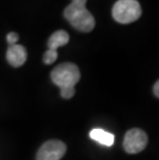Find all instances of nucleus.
I'll list each match as a JSON object with an SVG mask.
<instances>
[{
	"label": "nucleus",
	"mask_w": 159,
	"mask_h": 160,
	"mask_svg": "<svg viewBox=\"0 0 159 160\" xmlns=\"http://www.w3.org/2000/svg\"><path fill=\"white\" fill-rule=\"evenodd\" d=\"M115 21L121 24H130L140 19L142 8L137 0H118L112 9Z\"/></svg>",
	"instance_id": "obj_3"
},
{
	"label": "nucleus",
	"mask_w": 159,
	"mask_h": 160,
	"mask_svg": "<svg viewBox=\"0 0 159 160\" xmlns=\"http://www.w3.org/2000/svg\"><path fill=\"white\" fill-rule=\"evenodd\" d=\"M6 60L13 67H20L24 65L27 60V51L21 45L9 46L6 52Z\"/></svg>",
	"instance_id": "obj_6"
},
{
	"label": "nucleus",
	"mask_w": 159,
	"mask_h": 160,
	"mask_svg": "<svg viewBox=\"0 0 159 160\" xmlns=\"http://www.w3.org/2000/svg\"><path fill=\"white\" fill-rule=\"evenodd\" d=\"M87 0H72L64 9V17L73 28L82 32H90L95 27V19L86 8Z\"/></svg>",
	"instance_id": "obj_2"
},
{
	"label": "nucleus",
	"mask_w": 159,
	"mask_h": 160,
	"mask_svg": "<svg viewBox=\"0 0 159 160\" xmlns=\"http://www.w3.org/2000/svg\"><path fill=\"white\" fill-rule=\"evenodd\" d=\"M58 58V52L57 51H52V50H48L43 55V62L46 64H53Z\"/></svg>",
	"instance_id": "obj_9"
},
{
	"label": "nucleus",
	"mask_w": 159,
	"mask_h": 160,
	"mask_svg": "<svg viewBox=\"0 0 159 160\" xmlns=\"http://www.w3.org/2000/svg\"><path fill=\"white\" fill-rule=\"evenodd\" d=\"M158 89H159V82L157 81L156 83H155V85H154V88H153L154 94H155V96H156L157 98L159 97V91H158Z\"/></svg>",
	"instance_id": "obj_11"
},
{
	"label": "nucleus",
	"mask_w": 159,
	"mask_h": 160,
	"mask_svg": "<svg viewBox=\"0 0 159 160\" xmlns=\"http://www.w3.org/2000/svg\"><path fill=\"white\" fill-rule=\"evenodd\" d=\"M66 153V145L61 141H48L39 148L36 160H61Z\"/></svg>",
	"instance_id": "obj_5"
},
{
	"label": "nucleus",
	"mask_w": 159,
	"mask_h": 160,
	"mask_svg": "<svg viewBox=\"0 0 159 160\" xmlns=\"http://www.w3.org/2000/svg\"><path fill=\"white\" fill-rule=\"evenodd\" d=\"M6 40H7V42L9 43V46L16 45L19 40V35L17 34L16 32H9L7 36H6Z\"/></svg>",
	"instance_id": "obj_10"
},
{
	"label": "nucleus",
	"mask_w": 159,
	"mask_h": 160,
	"mask_svg": "<svg viewBox=\"0 0 159 160\" xmlns=\"http://www.w3.org/2000/svg\"><path fill=\"white\" fill-rule=\"evenodd\" d=\"M89 135L93 141L97 142L98 144L102 146H107V147H111L115 142V135L113 133H111V132H107L100 128L92 129L90 131Z\"/></svg>",
	"instance_id": "obj_7"
},
{
	"label": "nucleus",
	"mask_w": 159,
	"mask_h": 160,
	"mask_svg": "<svg viewBox=\"0 0 159 160\" xmlns=\"http://www.w3.org/2000/svg\"><path fill=\"white\" fill-rule=\"evenodd\" d=\"M51 79L56 86L60 88V94L65 99L73 97L74 86L81 79L80 69L76 64L65 62L59 64L51 72Z\"/></svg>",
	"instance_id": "obj_1"
},
{
	"label": "nucleus",
	"mask_w": 159,
	"mask_h": 160,
	"mask_svg": "<svg viewBox=\"0 0 159 160\" xmlns=\"http://www.w3.org/2000/svg\"><path fill=\"white\" fill-rule=\"evenodd\" d=\"M148 137L142 129L132 128L126 132L123 141V148L128 154H137L147 147Z\"/></svg>",
	"instance_id": "obj_4"
},
{
	"label": "nucleus",
	"mask_w": 159,
	"mask_h": 160,
	"mask_svg": "<svg viewBox=\"0 0 159 160\" xmlns=\"http://www.w3.org/2000/svg\"><path fill=\"white\" fill-rule=\"evenodd\" d=\"M69 42V34L64 30H58V31L54 32L50 36L48 40V48L49 50L57 51L58 48L65 46Z\"/></svg>",
	"instance_id": "obj_8"
}]
</instances>
